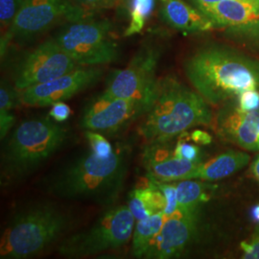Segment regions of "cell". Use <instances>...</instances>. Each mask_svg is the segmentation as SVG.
Masks as SVG:
<instances>
[{"label":"cell","instance_id":"9c48e42d","mask_svg":"<svg viewBox=\"0 0 259 259\" xmlns=\"http://www.w3.org/2000/svg\"><path fill=\"white\" fill-rule=\"evenodd\" d=\"M159 58L158 47L152 44L144 45L129 65L110 75L104 92L112 96L135 100L149 110L157 91Z\"/></svg>","mask_w":259,"mask_h":259},{"label":"cell","instance_id":"2e32d148","mask_svg":"<svg viewBox=\"0 0 259 259\" xmlns=\"http://www.w3.org/2000/svg\"><path fill=\"white\" fill-rule=\"evenodd\" d=\"M200 10L216 27L228 28L250 36L259 34V0H223Z\"/></svg>","mask_w":259,"mask_h":259},{"label":"cell","instance_id":"30bf717a","mask_svg":"<svg viewBox=\"0 0 259 259\" xmlns=\"http://www.w3.org/2000/svg\"><path fill=\"white\" fill-rule=\"evenodd\" d=\"M79 66L55 38H50L19 59L14 69V85L17 91L21 92L51 81Z\"/></svg>","mask_w":259,"mask_h":259},{"label":"cell","instance_id":"3957f363","mask_svg":"<svg viewBox=\"0 0 259 259\" xmlns=\"http://www.w3.org/2000/svg\"><path fill=\"white\" fill-rule=\"evenodd\" d=\"M208 103L178 79L167 76L158 79L156 95L142 116L140 136L148 144L167 142L187 130L212 124Z\"/></svg>","mask_w":259,"mask_h":259},{"label":"cell","instance_id":"6da1fadb","mask_svg":"<svg viewBox=\"0 0 259 259\" xmlns=\"http://www.w3.org/2000/svg\"><path fill=\"white\" fill-rule=\"evenodd\" d=\"M185 73L195 91L213 106L259 90L258 61L221 46L198 49L185 61Z\"/></svg>","mask_w":259,"mask_h":259},{"label":"cell","instance_id":"ac0fdd59","mask_svg":"<svg viewBox=\"0 0 259 259\" xmlns=\"http://www.w3.org/2000/svg\"><path fill=\"white\" fill-rule=\"evenodd\" d=\"M250 161L248 154L230 150L212 157L206 162H201L198 167L195 179L202 181H218L239 171Z\"/></svg>","mask_w":259,"mask_h":259},{"label":"cell","instance_id":"52a82bcc","mask_svg":"<svg viewBox=\"0 0 259 259\" xmlns=\"http://www.w3.org/2000/svg\"><path fill=\"white\" fill-rule=\"evenodd\" d=\"M135 220L128 205L111 208L93 227L63 241L59 246V253L68 258H83L119 249L131 240Z\"/></svg>","mask_w":259,"mask_h":259},{"label":"cell","instance_id":"83f0119b","mask_svg":"<svg viewBox=\"0 0 259 259\" xmlns=\"http://www.w3.org/2000/svg\"><path fill=\"white\" fill-rule=\"evenodd\" d=\"M240 248L244 251L243 258L259 259V228L250 236V240L241 242Z\"/></svg>","mask_w":259,"mask_h":259},{"label":"cell","instance_id":"7a4b0ae2","mask_svg":"<svg viewBox=\"0 0 259 259\" xmlns=\"http://www.w3.org/2000/svg\"><path fill=\"white\" fill-rule=\"evenodd\" d=\"M128 159L126 149L114 148L107 157L91 150L57 172L47 184L48 191L62 199L110 204L120 192L128 172Z\"/></svg>","mask_w":259,"mask_h":259},{"label":"cell","instance_id":"4dcf8cb0","mask_svg":"<svg viewBox=\"0 0 259 259\" xmlns=\"http://www.w3.org/2000/svg\"><path fill=\"white\" fill-rule=\"evenodd\" d=\"M51 110L49 111V117H51L52 119L59 122V123H63L65 120L68 119V117L70 116L71 110L69 108V106L65 102H58L54 104L53 106H51Z\"/></svg>","mask_w":259,"mask_h":259},{"label":"cell","instance_id":"d6986e66","mask_svg":"<svg viewBox=\"0 0 259 259\" xmlns=\"http://www.w3.org/2000/svg\"><path fill=\"white\" fill-rule=\"evenodd\" d=\"M165 204L162 192L151 180L148 186L139 187L132 191L128 206L136 220L139 221L156 213L163 212Z\"/></svg>","mask_w":259,"mask_h":259},{"label":"cell","instance_id":"d4e9b609","mask_svg":"<svg viewBox=\"0 0 259 259\" xmlns=\"http://www.w3.org/2000/svg\"><path fill=\"white\" fill-rule=\"evenodd\" d=\"M180 137L181 139L178 140L174 148V155L176 157L185 158L195 162H202L200 148L197 145L187 142V140L190 139V136L187 139H185V133H183L182 135H180Z\"/></svg>","mask_w":259,"mask_h":259},{"label":"cell","instance_id":"5bb4252c","mask_svg":"<svg viewBox=\"0 0 259 259\" xmlns=\"http://www.w3.org/2000/svg\"><path fill=\"white\" fill-rule=\"evenodd\" d=\"M197 231V215L185 214L177 209L167 217L152 242L144 258H173L180 255L194 238Z\"/></svg>","mask_w":259,"mask_h":259},{"label":"cell","instance_id":"4316f807","mask_svg":"<svg viewBox=\"0 0 259 259\" xmlns=\"http://www.w3.org/2000/svg\"><path fill=\"white\" fill-rule=\"evenodd\" d=\"M238 106L243 111H259L258 90H249L241 93Z\"/></svg>","mask_w":259,"mask_h":259},{"label":"cell","instance_id":"9a60e30c","mask_svg":"<svg viewBox=\"0 0 259 259\" xmlns=\"http://www.w3.org/2000/svg\"><path fill=\"white\" fill-rule=\"evenodd\" d=\"M168 142L148 144L143 153L142 163L150 180L172 183L195 179L201 162L176 157Z\"/></svg>","mask_w":259,"mask_h":259},{"label":"cell","instance_id":"e575fe53","mask_svg":"<svg viewBox=\"0 0 259 259\" xmlns=\"http://www.w3.org/2000/svg\"><path fill=\"white\" fill-rule=\"evenodd\" d=\"M250 215H251L252 220L259 224V204H256L255 206H253V207L251 208Z\"/></svg>","mask_w":259,"mask_h":259},{"label":"cell","instance_id":"ba28073f","mask_svg":"<svg viewBox=\"0 0 259 259\" xmlns=\"http://www.w3.org/2000/svg\"><path fill=\"white\" fill-rule=\"evenodd\" d=\"M54 38L80 66L108 65L119 56V47L108 20L92 18L67 23Z\"/></svg>","mask_w":259,"mask_h":259},{"label":"cell","instance_id":"836d02e7","mask_svg":"<svg viewBox=\"0 0 259 259\" xmlns=\"http://www.w3.org/2000/svg\"><path fill=\"white\" fill-rule=\"evenodd\" d=\"M250 173L254 177L259 183V156L256 157L250 166Z\"/></svg>","mask_w":259,"mask_h":259},{"label":"cell","instance_id":"1f68e13d","mask_svg":"<svg viewBox=\"0 0 259 259\" xmlns=\"http://www.w3.org/2000/svg\"><path fill=\"white\" fill-rule=\"evenodd\" d=\"M190 139L199 145H208L212 142V137L202 130H195L190 134Z\"/></svg>","mask_w":259,"mask_h":259},{"label":"cell","instance_id":"d6a6232c","mask_svg":"<svg viewBox=\"0 0 259 259\" xmlns=\"http://www.w3.org/2000/svg\"><path fill=\"white\" fill-rule=\"evenodd\" d=\"M189 1L191 2V4L195 6L196 8L200 9V8L205 7V6L216 4V3L223 1V0H189Z\"/></svg>","mask_w":259,"mask_h":259},{"label":"cell","instance_id":"7c38bea8","mask_svg":"<svg viewBox=\"0 0 259 259\" xmlns=\"http://www.w3.org/2000/svg\"><path fill=\"white\" fill-rule=\"evenodd\" d=\"M102 74L98 66H79L51 81L19 92V101L28 107H49L65 102L97 83Z\"/></svg>","mask_w":259,"mask_h":259},{"label":"cell","instance_id":"277c9868","mask_svg":"<svg viewBox=\"0 0 259 259\" xmlns=\"http://www.w3.org/2000/svg\"><path fill=\"white\" fill-rule=\"evenodd\" d=\"M68 139V130L51 117L22 121L2 149V181L12 183L29 176L55 155Z\"/></svg>","mask_w":259,"mask_h":259},{"label":"cell","instance_id":"8d00e7d4","mask_svg":"<svg viewBox=\"0 0 259 259\" xmlns=\"http://www.w3.org/2000/svg\"><path fill=\"white\" fill-rule=\"evenodd\" d=\"M243 1H250V2H252V1H257V0H243Z\"/></svg>","mask_w":259,"mask_h":259},{"label":"cell","instance_id":"f546056e","mask_svg":"<svg viewBox=\"0 0 259 259\" xmlns=\"http://www.w3.org/2000/svg\"><path fill=\"white\" fill-rule=\"evenodd\" d=\"M76 4L90 11L111 9L115 7L120 0H73Z\"/></svg>","mask_w":259,"mask_h":259},{"label":"cell","instance_id":"8992f818","mask_svg":"<svg viewBox=\"0 0 259 259\" xmlns=\"http://www.w3.org/2000/svg\"><path fill=\"white\" fill-rule=\"evenodd\" d=\"M93 16V11L79 6L73 0H24L9 30L1 36V56L12 42L28 41L60 23L92 19Z\"/></svg>","mask_w":259,"mask_h":259},{"label":"cell","instance_id":"44dd1931","mask_svg":"<svg viewBox=\"0 0 259 259\" xmlns=\"http://www.w3.org/2000/svg\"><path fill=\"white\" fill-rule=\"evenodd\" d=\"M178 210L185 214L197 215L200 204L208 200L206 190L209 185L201 182L184 180L177 183Z\"/></svg>","mask_w":259,"mask_h":259},{"label":"cell","instance_id":"d590c367","mask_svg":"<svg viewBox=\"0 0 259 259\" xmlns=\"http://www.w3.org/2000/svg\"><path fill=\"white\" fill-rule=\"evenodd\" d=\"M257 147H258V150H259V124H258V138H257Z\"/></svg>","mask_w":259,"mask_h":259},{"label":"cell","instance_id":"5b68a950","mask_svg":"<svg viewBox=\"0 0 259 259\" xmlns=\"http://www.w3.org/2000/svg\"><path fill=\"white\" fill-rule=\"evenodd\" d=\"M71 223V217L53 204H36L23 209L14 216L2 234L0 257L35 256L60 239Z\"/></svg>","mask_w":259,"mask_h":259},{"label":"cell","instance_id":"f1b7e54d","mask_svg":"<svg viewBox=\"0 0 259 259\" xmlns=\"http://www.w3.org/2000/svg\"><path fill=\"white\" fill-rule=\"evenodd\" d=\"M10 108L0 107V138L4 139L10 133V131L15 126L16 117L12 113Z\"/></svg>","mask_w":259,"mask_h":259},{"label":"cell","instance_id":"484cf974","mask_svg":"<svg viewBox=\"0 0 259 259\" xmlns=\"http://www.w3.org/2000/svg\"><path fill=\"white\" fill-rule=\"evenodd\" d=\"M153 181V180H152ZM155 185L160 189L162 194L165 198V208L163 210V214L165 217H170L172 214L176 212L178 208V197H177L176 184H170V183H162L153 181Z\"/></svg>","mask_w":259,"mask_h":259},{"label":"cell","instance_id":"ffe728a7","mask_svg":"<svg viewBox=\"0 0 259 259\" xmlns=\"http://www.w3.org/2000/svg\"><path fill=\"white\" fill-rule=\"evenodd\" d=\"M166 217L163 212L151 215L137 222L132 236V255L144 257L157 233L160 232Z\"/></svg>","mask_w":259,"mask_h":259},{"label":"cell","instance_id":"7402d4cb","mask_svg":"<svg viewBox=\"0 0 259 259\" xmlns=\"http://www.w3.org/2000/svg\"><path fill=\"white\" fill-rule=\"evenodd\" d=\"M129 4L130 22L124 32L125 37H131L142 32L155 8V0H129Z\"/></svg>","mask_w":259,"mask_h":259},{"label":"cell","instance_id":"e0dca14e","mask_svg":"<svg viewBox=\"0 0 259 259\" xmlns=\"http://www.w3.org/2000/svg\"><path fill=\"white\" fill-rule=\"evenodd\" d=\"M161 16L167 24L187 33L207 32L216 28L212 20L184 0H160Z\"/></svg>","mask_w":259,"mask_h":259},{"label":"cell","instance_id":"cb8c5ba5","mask_svg":"<svg viewBox=\"0 0 259 259\" xmlns=\"http://www.w3.org/2000/svg\"><path fill=\"white\" fill-rule=\"evenodd\" d=\"M84 136L87 140L89 141L91 150L96 155L101 157H107L113 153L114 148L111 146L109 140L104 138L101 133L85 131Z\"/></svg>","mask_w":259,"mask_h":259},{"label":"cell","instance_id":"8fae6325","mask_svg":"<svg viewBox=\"0 0 259 259\" xmlns=\"http://www.w3.org/2000/svg\"><path fill=\"white\" fill-rule=\"evenodd\" d=\"M147 108L132 99L112 96L103 92L83 108L80 125L85 131L111 134L142 117Z\"/></svg>","mask_w":259,"mask_h":259},{"label":"cell","instance_id":"4fadbf2b","mask_svg":"<svg viewBox=\"0 0 259 259\" xmlns=\"http://www.w3.org/2000/svg\"><path fill=\"white\" fill-rule=\"evenodd\" d=\"M212 124L223 140L248 151L258 150L259 111H243L238 103L226 102L213 117Z\"/></svg>","mask_w":259,"mask_h":259},{"label":"cell","instance_id":"603a6c76","mask_svg":"<svg viewBox=\"0 0 259 259\" xmlns=\"http://www.w3.org/2000/svg\"><path fill=\"white\" fill-rule=\"evenodd\" d=\"M24 0H0L1 36L7 33L21 9Z\"/></svg>","mask_w":259,"mask_h":259}]
</instances>
